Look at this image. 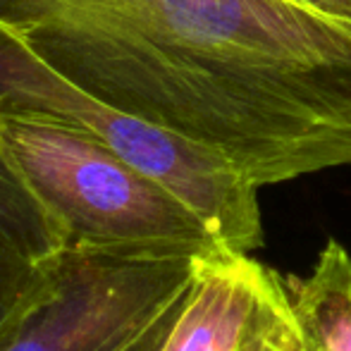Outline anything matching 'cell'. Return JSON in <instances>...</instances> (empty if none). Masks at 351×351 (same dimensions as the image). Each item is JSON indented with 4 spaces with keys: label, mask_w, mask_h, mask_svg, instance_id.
Segmentation results:
<instances>
[{
    "label": "cell",
    "mask_w": 351,
    "mask_h": 351,
    "mask_svg": "<svg viewBox=\"0 0 351 351\" xmlns=\"http://www.w3.org/2000/svg\"><path fill=\"white\" fill-rule=\"evenodd\" d=\"M0 141L65 246L196 261L234 254L184 201L93 132L0 110Z\"/></svg>",
    "instance_id": "6da1fadb"
},
{
    "label": "cell",
    "mask_w": 351,
    "mask_h": 351,
    "mask_svg": "<svg viewBox=\"0 0 351 351\" xmlns=\"http://www.w3.org/2000/svg\"><path fill=\"white\" fill-rule=\"evenodd\" d=\"M0 110L41 115L98 134L122 158L184 201L234 254L263 246L258 184L227 158L139 117L103 106L43 62L0 24Z\"/></svg>",
    "instance_id": "7a4b0ae2"
},
{
    "label": "cell",
    "mask_w": 351,
    "mask_h": 351,
    "mask_svg": "<svg viewBox=\"0 0 351 351\" xmlns=\"http://www.w3.org/2000/svg\"><path fill=\"white\" fill-rule=\"evenodd\" d=\"M199 263L62 246L0 323V351H122L189 289Z\"/></svg>",
    "instance_id": "3957f363"
},
{
    "label": "cell",
    "mask_w": 351,
    "mask_h": 351,
    "mask_svg": "<svg viewBox=\"0 0 351 351\" xmlns=\"http://www.w3.org/2000/svg\"><path fill=\"white\" fill-rule=\"evenodd\" d=\"M287 278L254 254L201 261L162 351H289L306 347Z\"/></svg>",
    "instance_id": "277c9868"
},
{
    "label": "cell",
    "mask_w": 351,
    "mask_h": 351,
    "mask_svg": "<svg viewBox=\"0 0 351 351\" xmlns=\"http://www.w3.org/2000/svg\"><path fill=\"white\" fill-rule=\"evenodd\" d=\"M287 289L311 351H351V256L337 239L306 278H287Z\"/></svg>",
    "instance_id": "5b68a950"
},
{
    "label": "cell",
    "mask_w": 351,
    "mask_h": 351,
    "mask_svg": "<svg viewBox=\"0 0 351 351\" xmlns=\"http://www.w3.org/2000/svg\"><path fill=\"white\" fill-rule=\"evenodd\" d=\"M0 241L32 261H43L65 246V234L48 215L0 141Z\"/></svg>",
    "instance_id": "8992f818"
},
{
    "label": "cell",
    "mask_w": 351,
    "mask_h": 351,
    "mask_svg": "<svg viewBox=\"0 0 351 351\" xmlns=\"http://www.w3.org/2000/svg\"><path fill=\"white\" fill-rule=\"evenodd\" d=\"M43 261H32L0 241V323L17 308L41 278Z\"/></svg>",
    "instance_id": "52a82bcc"
},
{
    "label": "cell",
    "mask_w": 351,
    "mask_h": 351,
    "mask_svg": "<svg viewBox=\"0 0 351 351\" xmlns=\"http://www.w3.org/2000/svg\"><path fill=\"white\" fill-rule=\"evenodd\" d=\"M186 294H189V289H186L182 296H177V299L172 301V304L167 306V308L162 311L146 330H143L139 337H136L132 344H127L122 351H162V347H165V342H167V335H170L172 325H175L177 315H180L182 306H184V301H186Z\"/></svg>",
    "instance_id": "ba28073f"
},
{
    "label": "cell",
    "mask_w": 351,
    "mask_h": 351,
    "mask_svg": "<svg viewBox=\"0 0 351 351\" xmlns=\"http://www.w3.org/2000/svg\"><path fill=\"white\" fill-rule=\"evenodd\" d=\"M304 10H311L315 14H323L328 19L351 24V0H289Z\"/></svg>",
    "instance_id": "9c48e42d"
},
{
    "label": "cell",
    "mask_w": 351,
    "mask_h": 351,
    "mask_svg": "<svg viewBox=\"0 0 351 351\" xmlns=\"http://www.w3.org/2000/svg\"><path fill=\"white\" fill-rule=\"evenodd\" d=\"M289 351H311V347L306 344V347H299V349H289Z\"/></svg>",
    "instance_id": "30bf717a"
}]
</instances>
